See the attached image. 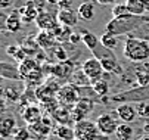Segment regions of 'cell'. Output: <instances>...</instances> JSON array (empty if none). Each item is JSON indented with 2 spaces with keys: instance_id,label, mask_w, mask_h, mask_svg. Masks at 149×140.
Listing matches in <instances>:
<instances>
[{
  "instance_id": "obj_26",
  "label": "cell",
  "mask_w": 149,
  "mask_h": 140,
  "mask_svg": "<svg viewBox=\"0 0 149 140\" xmlns=\"http://www.w3.org/2000/svg\"><path fill=\"white\" fill-rule=\"evenodd\" d=\"M52 116H53L55 121H58L59 124H67V125H68V123L72 121V118H71V109L62 108V106H59V108L52 114Z\"/></svg>"
},
{
  "instance_id": "obj_16",
  "label": "cell",
  "mask_w": 149,
  "mask_h": 140,
  "mask_svg": "<svg viewBox=\"0 0 149 140\" xmlns=\"http://www.w3.org/2000/svg\"><path fill=\"white\" fill-rule=\"evenodd\" d=\"M36 38H37V43H38L40 49H43V50H49L58 44V40L52 31H40Z\"/></svg>"
},
{
  "instance_id": "obj_48",
  "label": "cell",
  "mask_w": 149,
  "mask_h": 140,
  "mask_svg": "<svg viewBox=\"0 0 149 140\" xmlns=\"http://www.w3.org/2000/svg\"><path fill=\"white\" fill-rule=\"evenodd\" d=\"M53 139H55V137H53ZM53 139H46V140H53Z\"/></svg>"
},
{
  "instance_id": "obj_49",
  "label": "cell",
  "mask_w": 149,
  "mask_h": 140,
  "mask_svg": "<svg viewBox=\"0 0 149 140\" xmlns=\"http://www.w3.org/2000/svg\"><path fill=\"white\" fill-rule=\"evenodd\" d=\"M72 140H78V139H72Z\"/></svg>"
},
{
  "instance_id": "obj_18",
  "label": "cell",
  "mask_w": 149,
  "mask_h": 140,
  "mask_svg": "<svg viewBox=\"0 0 149 140\" xmlns=\"http://www.w3.org/2000/svg\"><path fill=\"white\" fill-rule=\"evenodd\" d=\"M5 28L9 33H18L22 30V18H21L19 10H13L5 21Z\"/></svg>"
},
{
  "instance_id": "obj_21",
  "label": "cell",
  "mask_w": 149,
  "mask_h": 140,
  "mask_svg": "<svg viewBox=\"0 0 149 140\" xmlns=\"http://www.w3.org/2000/svg\"><path fill=\"white\" fill-rule=\"evenodd\" d=\"M77 13L81 21H93L95 19V5L92 2H83L78 6Z\"/></svg>"
},
{
  "instance_id": "obj_12",
  "label": "cell",
  "mask_w": 149,
  "mask_h": 140,
  "mask_svg": "<svg viewBox=\"0 0 149 140\" xmlns=\"http://www.w3.org/2000/svg\"><path fill=\"white\" fill-rule=\"evenodd\" d=\"M115 114L120 118L121 123H127V124L136 121V118H137V109L132 103H121V105H118L117 109H115Z\"/></svg>"
},
{
  "instance_id": "obj_3",
  "label": "cell",
  "mask_w": 149,
  "mask_h": 140,
  "mask_svg": "<svg viewBox=\"0 0 149 140\" xmlns=\"http://www.w3.org/2000/svg\"><path fill=\"white\" fill-rule=\"evenodd\" d=\"M100 100L106 105L109 103H133V102H146L149 100V86L146 87H136V89H130V90H125V91H121L118 94H114V96H105V97H100Z\"/></svg>"
},
{
  "instance_id": "obj_44",
  "label": "cell",
  "mask_w": 149,
  "mask_h": 140,
  "mask_svg": "<svg viewBox=\"0 0 149 140\" xmlns=\"http://www.w3.org/2000/svg\"><path fill=\"white\" fill-rule=\"evenodd\" d=\"M47 5H58L59 3V0H46Z\"/></svg>"
},
{
  "instance_id": "obj_33",
  "label": "cell",
  "mask_w": 149,
  "mask_h": 140,
  "mask_svg": "<svg viewBox=\"0 0 149 140\" xmlns=\"http://www.w3.org/2000/svg\"><path fill=\"white\" fill-rule=\"evenodd\" d=\"M3 96H5V99H6L9 103H15L16 100H19L21 91L16 87H6L5 91H3Z\"/></svg>"
},
{
  "instance_id": "obj_40",
  "label": "cell",
  "mask_w": 149,
  "mask_h": 140,
  "mask_svg": "<svg viewBox=\"0 0 149 140\" xmlns=\"http://www.w3.org/2000/svg\"><path fill=\"white\" fill-rule=\"evenodd\" d=\"M19 49H21V46H18V44H10V46L6 49V53H8L9 56H15Z\"/></svg>"
},
{
  "instance_id": "obj_24",
  "label": "cell",
  "mask_w": 149,
  "mask_h": 140,
  "mask_svg": "<svg viewBox=\"0 0 149 140\" xmlns=\"http://www.w3.org/2000/svg\"><path fill=\"white\" fill-rule=\"evenodd\" d=\"M81 34H83V44L86 46L90 52H93L100 44V38L96 34H93V33H90L87 30H83Z\"/></svg>"
},
{
  "instance_id": "obj_31",
  "label": "cell",
  "mask_w": 149,
  "mask_h": 140,
  "mask_svg": "<svg viewBox=\"0 0 149 140\" xmlns=\"http://www.w3.org/2000/svg\"><path fill=\"white\" fill-rule=\"evenodd\" d=\"M100 43H102L105 47H108V49H111V50H115L117 46H118V38H117V35H114V34L103 33V34L100 35Z\"/></svg>"
},
{
  "instance_id": "obj_17",
  "label": "cell",
  "mask_w": 149,
  "mask_h": 140,
  "mask_svg": "<svg viewBox=\"0 0 149 140\" xmlns=\"http://www.w3.org/2000/svg\"><path fill=\"white\" fill-rule=\"evenodd\" d=\"M78 13L74 12L72 9L70 10H58V21L61 25H65V27H75L78 24Z\"/></svg>"
},
{
  "instance_id": "obj_7",
  "label": "cell",
  "mask_w": 149,
  "mask_h": 140,
  "mask_svg": "<svg viewBox=\"0 0 149 140\" xmlns=\"http://www.w3.org/2000/svg\"><path fill=\"white\" fill-rule=\"evenodd\" d=\"M118 116L114 115V114H109V112H106V114H100L96 119V124H97V128L100 131L102 136H112L117 133L118 127H120V123H118Z\"/></svg>"
},
{
  "instance_id": "obj_38",
  "label": "cell",
  "mask_w": 149,
  "mask_h": 140,
  "mask_svg": "<svg viewBox=\"0 0 149 140\" xmlns=\"http://www.w3.org/2000/svg\"><path fill=\"white\" fill-rule=\"evenodd\" d=\"M72 5H74V0H59L56 6L59 8V10H70L72 9Z\"/></svg>"
},
{
  "instance_id": "obj_42",
  "label": "cell",
  "mask_w": 149,
  "mask_h": 140,
  "mask_svg": "<svg viewBox=\"0 0 149 140\" xmlns=\"http://www.w3.org/2000/svg\"><path fill=\"white\" fill-rule=\"evenodd\" d=\"M99 5H103V6H108V5H115L117 0H96Z\"/></svg>"
},
{
  "instance_id": "obj_8",
  "label": "cell",
  "mask_w": 149,
  "mask_h": 140,
  "mask_svg": "<svg viewBox=\"0 0 149 140\" xmlns=\"http://www.w3.org/2000/svg\"><path fill=\"white\" fill-rule=\"evenodd\" d=\"M52 119H53V116H45L43 115V118H41L38 123L28 125V130H30L31 136L38 139V140H46L49 133L52 131V127H53Z\"/></svg>"
},
{
  "instance_id": "obj_20",
  "label": "cell",
  "mask_w": 149,
  "mask_h": 140,
  "mask_svg": "<svg viewBox=\"0 0 149 140\" xmlns=\"http://www.w3.org/2000/svg\"><path fill=\"white\" fill-rule=\"evenodd\" d=\"M16 130V121L13 116H5L0 123V134H2L3 139H8L10 136H13Z\"/></svg>"
},
{
  "instance_id": "obj_37",
  "label": "cell",
  "mask_w": 149,
  "mask_h": 140,
  "mask_svg": "<svg viewBox=\"0 0 149 140\" xmlns=\"http://www.w3.org/2000/svg\"><path fill=\"white\" fill-rule=\"evenodd\" d=\"M136 109H137V115L140 118H149V103L140 102V103H137Z\"/></svg>"
},
{
  "instance_id": "obj_9",
  "label": "cell",
  "mask_w": 149,
  "mask_h": 140,
  "mask_svg": "<svg viewBox=\"0 0 149 140\" xmlns=\"http://www.w3.org/2000/svg\"><path fill=\"white\" fill-rule=\"evenodd\" d=\"M93 100H90L89 97H81L80 100L75 103V106L71 109V118H72V123L77 124L80 121H83V119H86L84 116H86L89 112H92L93 109Z\"/></svg>"
},
{
  "instance_id": "obj_28",
  "label": "cell",
  "mask_w": 149,
  "mask_h": 140,
  "mask_svg": "<svg viewBox=\"0 0 149 140\" xmlns=\"http://www.w3.org/2000/svg\"><path fill=\"white\" fill-rule=\"evenodd\" d=\"M58 40V43H67L70 42V38H71V34L74 33L71 30V27H65V25H59L55 31H52Z\"/></svg>"
},
{
  "instance_id": "obj_35",
  "label": "cell",
  "mask_w": 149,
  "mask_h": 140,
  "mask_svg": "<svg viewBox=\"0 0 149 140\" xmlns=\"http://www.w3.org/2000/svg\"><path fill=\"white\" fill-rule=\"evenodd\" d=\"M33 136H31V133H30V130L27 128V127H19V128H16L15 130V133H13V139L15 140H28V139H31Z\"/></svg>"
},
{
  "instance_id": "obj_10",
  "label": "cell",
  "mask_w": 149,
  "mask_h": 140,
  "mask_svg": "<svg viewBox=\"0 0 149 140\" xmlns=\"http://www.w3.org/2000/svg\"><path fill=\"white\" fill-rule=\"evenodd\" d=\"M81 69L92 80V83L96 81V80H100L105 74V69H103L100 61L96 59V58H90V59H87V61H84L83 65H81Z\"/></svg>"
},
{
  "instance_id": "obj_36",
  "label": "cell",
  "mask_w": 149,
  "mask_h": 140,
  "mask_svg": "<svg viewBox=\"0 0 149 140\" xmlns=\"http://www.w3.org/2000/svg\"><path fill=\"white\" fill-rule=\"evenodd\" d=\"M136 81L140 87H146L149 86V72L148 71H137L136 72Z\"/></svg>"
},
{
  "instance_id": "obj_23",
  "label": "cell",
  "mask_w": 149,
  "mask_h": 140,
  "mask_svg": "<svg viewBox=\"0 0 149 140\" xmlns=\"http://www.w3.org/2000/svg\"><path fill=\"white\" fill-rule=\"evenodd\" d=\"M53 133L61 140H72V139H75L74 127H70L67 124H58V125H55Z\"/></svg>"
},
{
  "instance_id": "obj_43",
  "label": "cell",
  "mask_w": 149,
  "mask_h": 140,
  "mask_svg": "<svg viewBox=\"0 0 149 140\" xmlns=\"http://www.w3.org/2000/svg\"><path fill=\"white\" fill-rule=\"evenodd\" d=\"M10 5H12V0H0V8L2 9H5V8H8Z\"/></svg>"
},
{
  "instance_id": "obj_6",
  "label": "cell",
  "mask_w": 149,
  "mask_h": 140,
  "mask_svg": "<svg viewBox=\"0 0 149 140\" xmlns=\"http://www.w3.org/2000/svg\"><path fill=\"white\" fill-rule=\"evenodd\" d=\"M74 133L75 139L78 140H97L100 137L97 124L90 119H83V121L74 124Z\"/></svg>"
},
{
  "instance_id": "obj_19",
  "label": "cell",
  "mask_w": 149,
  "mask_h": 140,
  "mask_svg": "<svg viewBox=\"0 0 149 140\" xmlns=\"http://www.w3.org/2000/svg\"><path fill=\"white\" fill-rule=\"evenodd\" d=\"M70 83L75 87H92V80L86 75V72H84L81 68L80 69H75L72 72V75L70 77Z\"/></svg>"
},
{
  "instance_id": "obj_45",
  "label": "cell",
  "mask_w": 149,
  "mask_h": 140,
  "mask_svg": "<svg viewBox=\"0 0 149 140\" xmlns=\"http://www.w3.org/2000/svg\"><path fill=\"white\" fill-rule=\"evenodd\" d=\"M97 140H109V139H108V136H102V134H100V137H99Z\"/></svg>"
},
{
  "instance_id": "obj_41",
  "label": "cell",
  "mask_w": 149,
  "mask_h": 140,
  "mask_svg": "<svg viewBox=\"0 0 149 140\" xmlns=\"http://www.w3.org/2000/svg\"><path fill=\"white\" fill-rule=\"evenodd\" d=\"M33 2H34L36 8L38 9V12H43V10H45V6L47 5L46 0H33Z\"/></svg>"
},
{
  "instance_id": "obj_5",
  "label": "cell",
  "mask_w": 149,
  "mask_h": 140,
  "mask_svg": "<svg viewBox=\"0 0 149 140\" xmlns=\"http://www.w3.org/2000/svg\"><path fill=\"white\" fill-rule=\"evenodd\" d=\"M80 99L81 97L78 94V89L75 86H72L71 83L62 86L56 93V100H58L59 106L67 108V109H72Z\"/></svg>"
},
{
  "instance_id": "obj_1",
  "label": "cell",
  "mask_w": 149,
  "mask_h": 140,
  "mask_svg": "<svg viewBox=\"0 0 149 140\" xmlns=\"http://www.w3.org/2000/svg\"><path fill=\"white\" fill-rule=\"evenodd\" d=\"M146 22H149V16L146 15H124L120 18H112L111 21L106 24L105 27V33H109L114 35H125L134 33L136 30H139L142 25H145Z\"/></svg>"
},
{
  "instance_id": "obj_15",
  "label": "cell",
  "mask_w": 149,
  "mask_h": 140,
  "mask_svg": "<svg viewBox=\"0 0 149 140\" xmlns=\"http://www.w3.org/2000/svg\"><path fill=\"white\" fill-rule=\"evenodd\" d=\"M0 75L6 80H12V81H21L22 80L19 72V67L9 62H0Z\"/></svg>"
},
{
  "instance_id": "obj_14",
  "label": "cell",
  "mask_w": 149,
  "mask_h": 140,
  "mask_svg": "<svg viewBox=\"0 0 149 140\" xmlns=\"http://www.w3.org/2000/svg\"><path fill=\"white\" fill-rule=\"evenodd\" d=\"M22 119L28 124V125H31V124H36V123H38L41 118H43V111H41V108L40 106H37V105H28V106H25V109H22Z\"/></svg>"
},
{
  "instance_id": "obj_30",
  "label": "cell",
  "mask_w": 149,
  "mask_h": 140,
  "mask_svg": "<svg viewBox=\"0 0 149 140\" xmlns=\"http://www.w3.org/2000/svg\"><path fill=\"white\" fill-rule=\"evenodd\" d=\"M117 140H132L133 139V127L127 123H121L117 133H115Z\"/></svg>"
},
{
  "instance_id": "obj_47",
  "label": "cell",
  "mask_w": 149,
  "mask_h": 140,
  "mask_svg": "<svg viewBox=\"0 0 149 140\" xmlns=\"http://www.w3.org/2000/svg\"><path fill=\"white\" fill-rule=\"evenodd\" d=\"M145 131H148V133H149V123L145 125Z\"/></svg>"
},
{
  "instance_id": "obj_22",
  "label": "cell",
  "mask_w": 149,
  "mask_h": 140,
  "mask_svg": "<svg viewBox=\"0 0 149 140\" xmlns=\"http://www.w3.org/2000/svg\"><path fill=\"white\" fill-rule=\"evenodd\" d=\"M46 52H47V55L53 59V61H56V62H67L68 58H70V55L67 52V47L63 46V44H59V43L56 46H53L52 49L46 50Z\"/></svg>"
},
{
  "instance_id": "obj_2",
  "label": "cell",
  "mask_w": 149,
  "mask_h": 140,
  "mask_svg": "<svg viewBox=\"0 0 149 140\" xmlns=\"http://www.w3.org/2000/svg\"><path fill=\"white\" fill-rule=\"evenodd\" d=\"M123 55L130 62H136V64L149 61V42L137 37H129L124 43Z\"/></svg>"
},
{
  "instance_id": "obj_34",
  "label": "cell",
  "mask_w": 149,
  "mask_h": 140,
  "mask_svg": "<svg viewBox=\"0 0 149 140\" xmlns=\"http://www.w3.org/2000/svg\"><path fill=\"white\" fill-rule=\"evenodd\" d=\"M129 13H130V10L125 3H117L112 6V18H120V16L129 15Z\"/></svg>"
},
{
  "instance_id": "obj_4",
  "label": "cell",
  "mask_w": 149,
  "mask_h": 140,
  "mask_svg": "<svg viewBox=\"0 0 149 140\" xmlns=\"http://www.w3.org/2000/svg\"><path fill=\"white\" fill-rule=\"evenodd\" d=\"M19 72H21L22 80H25L28 83L40 81L45 77L43 65H40L36 59H31V58H27L25 61H22L19 64Z\"/></svg>"
},
{
  "instance_id": "obj_39",
  "label": "cell",
  "mask_w": 149,
  "mask_h": 140,
  "mask_svg": "<svg viewBox=\"0 0 149 140\" xmlns=\"http://www.w3.org/2000/svg\"><path fill=\"white\" fill-rule=\"evenodd\" d=\"M80 42H83V34H81V31H80V33H72V34H71V38H70V43L74 44V46H77V44H80Z\"/></svg>"
},
{
  "instance_id": "obj_13",
  "label": "cell",
  "mask_w": 149,
  "mask_h": 140,
  "mask_svg": "<svg viewBox=\"0 0 149 140\" xmlns=\"http://www.w3.org/2000/svg\"><path fill=\"white\" fill-rule=\"evenodd\" d=\"M19 13H21V18H22V22L24 24H31V22H36L37 18H38V9L36 8L34 2L33 0H30V2H27L22 8L18 9Z\"/></svg>"
},
{
  "instance_id": "obj_27",
  "label": "cell",
  "mask_w": 149,
  "mask_h": 140,
  "mask_svg": "<svg viewBox=\"0 0 149 140\" xmlns=\"http://www.w3.org/2000/svg\"><path fill=\"white\" fill-rule=\"evenodd\" d=\"M92 90L97 97H105L109 93V86L106 83V80L100 78V80H96V81L92 83Z\"/></svg>"
},
{
  "instance_id": "obj_29",
  "label": "cell",
  "mask_w": 149,
  "mask_h": 140,
  "mask_svg": "<svg viewBox=\"0 0 149 140\" xmlns=\"http://www.w3.org/2000/svg\"><path fill=\"white\" fill-rule=\"evenodd\" d=\"M125 5L129 8L130 13L133 15H145V0H125Z\"/></svg>"
},
{
  "instance_id": "obj_11",
  "label": "cell",
  "mask_w": 149,
  "mask_h": 140,
  "mask_svg": "<svg viewBox=\"0 0 149 140\" xmlns=\"http://www.w3.org/2000/svg\"><path fill=\"white\" fill-rule=\"evenodd\" d=\"M36 24L40 28V31H55L61 25L58 21V12L56 13H50L47 10L40 12Z\"/></svg>"
},
{
  "instance_id": "obj_46",
  "label": "cell",
  "mask_w": 149,
  "mask_h": 140,
  "mask_svg": "<svg viewBox=\"0 0 149 140\" xmlns=\"http://www.w3.org/2000/svg\"><path fill=\"white\" fill-rule=\"evenodd\" d=\"M145 8L146 10H149V0H145Z\"/></svg>"
},
{
  "instance_id": "obj_32",
  "label": "cell",
  "mask_w": 149,
  "mask_h": 140,
  "mask_svg": "<svg viewBox=\"0 0 149 140\" xmlns=\"http://www.w3.org/2000/svg\"><path fill=\"white\" fill-rule=\"evenodd\" d=\"M21 47L24 49V52H25L27 55H36V53L38 52V49H40L36 37H28V38L25 40V43L21 46Z\"/></svg>"
},
{
  "instance_id": "obj_25",
  "label": "cell",
  "mask_w": 149,
  "mask_h": 140,
  "mask_svg": "<svg viewBox=\"0 0 149 140\" xmlns=\"http://www.w3.org/2000/svg\"><path fill=\"white\" fill-rule=\"evenodd\" d=\"M92 53H93V58L99 59L100 62H102V61H109V59H117L114 50H111V49H108V47H105L102 43H100Z\"/></svg>"
}]
</instances>
